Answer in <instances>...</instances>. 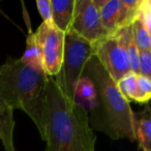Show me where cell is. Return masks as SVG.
I'll list each match as a JSON object with an SVG mask.
<instances>
[{
  "instance_id": "cell-19",
  "label": "cell",
  "mask_w": 151,
  "mask_h": 151,
  "mask_svg": "<svg viewBox=\"0 0 151 151\" xmlns=\"http://www.w3.org/2000/svg\"><path fill=\"white\" fill-rule=\"evenodd\" d=\"M38 13L42 19V22L49 25H53L52 20V9H51V1L50 0H37L36 1Z\"/></svg>"
},
{
  "instance_id": "cell-5",
  "label": "cell",
  "mask_w": 151,
  "mask_h": 151,
  "mask_svg": "<svg viewBox=\"0 0 151 151\" xmlns=\"http://www.w3.org/2000/svg\"><path fill=\"white\" fill-rule=\"evenodd\" d=\"M34 33L40 50L42 69L48 77L54 78L60 70L62 63L65 34L54 25L44 22Z\"/></svg>"
},
{
  "instance_id": "cell-17",
  "label": "cell",
  "mask_w": 151,
  "mask_h": 151,
  "mask_svg": "<svg viewBox=\"0 0 151 151\" xmlns=\"http://www.w3.org/2000/svg\"><path fill=\"white\" fill-rule=\"evenodd\" d=\"M136 20L140 21L151 30V2L149 0H141Z\"/></svg>"
},
{
  "instance_id": "cell-12",
  "label": "cell",
  "mask_w": 151,
  "mask_h": 151,
  "mask_svg": "<svg viewBox=\"0 0 151 151\" xmlns=\"http://www.w3.org/2000/svg\"><path fill=\"white\" fill-rule=\"evenodd\" d=\"M136 137L143 151H151V110L149 106L136 114Z\"/></svg>"
},
{
  "instance_id": "cell-13",
  "label": "cell",
  "mask_w": 151,
  "mask_h": 151,
  "mask_svg": "<svg viewBox=\"0 0 151 151\" xmlns=\"http://www.w3.org/2000/svg\"><path fill=\"white\" fill-rule=\"evenodd\" d=\"M115 34L119 37L120 42L123 45L124 50L127 54L130 71L134 73H139V49L136 45V42H134L132 24L124 28H121Z\"/></svg>"
},
{
  "instance_id": "cell-9",
  "label": "cell",
  "mask_w": 151,
  "mask_h": 151,
  "mask_svg": "<svg viewBox=\"0 0 151 151\" xmlns=\"http://www.w3.org/2000/svg\"><path fill=\"white\" fill-rule=\"evenodd\" d=\"M53 25L63 33L71 28L76 0H50Z\"/></svg>"
},
{
  "instance_id": "cell-15",
  "label": "cell",
  "mask_w": 151,
  "mask_h": 151,
  "mask_svg": "<svg viewBox=\"0 0 151 151\" xmlns=\"http://www.w3.org/2000/svg\"><path fill=\"white\" fill-rule=\"evenodd\" d=\"M132 28L134 42L139 51H151V30L138 20L134 21Z\"/></svg>"
},
{
  "instance_id": "cell-14",
  "label": "cell",
  "mask_w": 151,
  "mask_h": 151,
  "mask_svg": "<svg viewBox=\"0 0 151 151\" xmlns=\"http://www.w3.org/2000/svg\"><path fill=\"white\" fill-rule=\"evenodd\" d=\"M137 76L138 73H127L117 82V86L120 92L128 101H136L137 103Z\"/></svg>"
},
{
  "instance_id": "cell-3",
  "label": "cell",
  "mask_w": 151,
  "mask_h": 151,
  "mask_svg": "<svg viewBox=\"0 0 151 151\" xmlns=\"http://www.w3.org/2000/svg\"><path fill=\"white\" fill-rule=\"evenodd\" d=\"M49 77L42 69L9 58L0 65V93L13 108L26 113L42 130L46 85Z\"/></svg>"
},
{
  "instance_id": "cell-8",
  "label": "cell",
  "mask_w": 151,
  "mask_h": 151,
  "mask_svg": "<svg viewBox=\"0 0 151 151\" xmlns=\"http://www.w3.org/2000/svg\"><path fill=\"white\" fill-rule=\"evenodd\" d=\"M14 110L0 93V142L4 151H16L14 143Z\"/></svg>"
},
{
  "instance_id": "cell-11",
  "label": "cell",
  "mask_w": 151,
  "mask_h": 151,
  "mask_svg": "<svg viewBox=\"0 0 151 151\" xmlns=\"http://www.w3.org/2000/svg\"><path fill=\"white\" fill-rule=\"evenodd\" d=\"M23 12H24V19H25L26 23H27L28 27V35L26 37V49L24 52L23 56L21 57V60L24 63L30 65V66L34 67L37 69H42V56H40V50L38 44L36 42L35 33L32 31L31 29V24H30L29 18H28V14L26 13V9L23 5ZM44 70V69H42Z\"/></svg>"
},
{
  "instance_id": "cell-6",
  "label": "cell",
  "mask_w": 151,
  "mask_h": 151,
  "mask_svg": "<svg viewBox=\"0 0 151 151\" xmlns=\"http://www.w3.org/2000/svg\"><path fill=\"white\" fill-rule=\"evenodd\" d=\"M93 55L116 83L130 71L127 54L116 34L106 36L93 45Z\"/></svg>"
},
{
  "instance_id": "cell-10",
  "label": "cell",
  "mask_w": 151,
  "mask_h": 151,
  "mask_svg": "<svg viewBox=\"0 0 151 151\" xmlns=\"http://www.w3.org/2000/svg\"><path fill=\"white\" fill-rule=\"evenodd\" d=\"M73 101L86 111L94 109L96 105V89L88 77L82 76L79 79L73 89Z\"/></svg>"
},
{
  "instance_id": "cell-18",
  "label": "cell",
  "mask_w": 151,
  "mask_h": 151,
  "mask_svg": "<svg viewBox=\"0 0 151 151\" xmlns=\"http://www.w3.org/2000/svg\"><path fill=\"white\" fill-rule=\"evenodd\" d=\"M139 75L151 79V51H139Z\"/></svg>"
},
{
  "instance_id": "cell-1",
  "label": "cell",
  "mask_w": 151,
  "mask_h": 151,
  "mask_svg": "<svg viewBox=\"0 0 151 151\" xmlns=\"http://www.w3.org/2000/svg\"><path fill=\"white\" fill-rule=\"evenodd\" d=\"M40 134L46 142L45 151H95L96 136L88 111L67 97L52 77L45 90Z\"/></svg>"
},
{
  "instance_id": "cell-4",
  "label": "cell",
  "mask_w": 151,
  "mask_h": 151,
  "mask_svg": "<svg viewBox=\"0 0 151 151\" xmlns=\"http://www.w3.org/2000/svg\"><path fill=\"white\" fill-rule=\"evenodd\" d=\"M93 55V46L69 30L64 35L63 58L59 73L54 77L62 92L73 99V89L83 76L87 62Z\"/></svg>"
},
{
  "instance_id": "cell-7",
  "label": "cell",
  "mask_w": 151,
  "mask_h": 151,
  "mask_svg": "<svg viewBox=\"0 0 151 151\" xmlns=\"http://www.w3.org/2000/svg\"><path fill=\"white\" fill-rule=\"evenodd\" d=\"M70 30L92 46L108 36L93 0H76Z\"/></svg>"
},
{
  "instance_id": "cell-16",
  "label": "cell",
  "mask_w": 151,
  "mask_h": 151,
  "mask_svg": "<svg viewBox=\"0 0 151 151\" xmlns=\"http://www.w3.org/2000/svg\"><path fill=\"white\" fill-rule=\"evenodd\" d=\"M137 103L147 104L151 97V79L142 75L137 76Z\"/></svg>"
},
{
  "instance_id": "cell-2",
  "label": "cell",
  "mask_w": 151,
  "mask_h": 151,
  "mask_svg": "<svg viewBox=\"0 0 151 151\" xmlns=\"http://www.w3.org/2000/svg\"><path fill=\"white\" fill-rule=\"evenodd\" d=\"M83 76L88 77L96 89V105L89 116L92 129L104 132L112 140L136 141V113L94 55L87 62Z\"/></svg>"
}]
</instances>
